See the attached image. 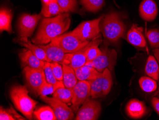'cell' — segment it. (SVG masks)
Wrapping results in <instances>:
<instances>
[{
  "label": "cell",
  "mask_w": 159,
  "mask_h": 120,
  "mask_svg": "<svg viewBox=\"0 0 159 120\" xmlns=\"http://www.w3.org/2000/svg\"><path fill=\"white\" fill-rule=\"evenodd\" d=\"M100 49L101 54L89 63L99 72L102 73L106 69L112 70L116 63L117 53L114 49L108 47L106 44L102 46Z\"/></svg>",
  "instance_id": "cell-4"
},
{
  "label": "cell",
  "mask_w": 159,
  "mask_h": 120,
  "mask_svg": "<svg viewBox=\"0 0 159 120\" xmlns=\"http://www.w3.org/2000/svg\"><path fill=\"white\" fill-rule=\"evenodd\" d=\"M91 88L92 98H97L105 96L102 91V73L100 72L97 78L88 81Z\"/></svg>",
  "instance_id": "cell-23"
},
{
  "label": "cell",
  "mask_w": 159,
  "mask_h": 120,
  "mask_svg": "<svg viewBox=\"0 0 159 120\" xmlns=\"http://www.w3.org/2000/svg\"><path fill=\"white\" fill-rule=\"evenodd\" d=\"M23 73L28 88L35 95L39 96L40 89L47 82L44 70L25 67Z\"/></svg>",
  "instance_id": "cell-7"
},
{
  "label": "cell",
  "mask_w": 159,
  "mask_h": 120,
  "mask_svg": "<svg viewBox=\"0 0 159 120\" xmlns=\"http://www.w3.org/2000/svg\"><path fill=\"white\" fill-rule=\"evenodd\" d=\"M139 83L141 89L146 93H152L157 89V82L150 77H141L139 79Z\"/></svg>",
  "instance_id": "cell-28"
},
{
  "label": "cell",
  "mask_w": 159,
  "mask_h": 120,
  "mask_svg": "<svg viewBox=\"0 0 159 120\" xmlns=\"http://www.w3.org/2000/svg\"><path fill=\"white\" fill-rule=\"evenodd\" d=\"M102 73V91L104 96L107 95L111 91L113 81L109 69H106Z\"/></svg>",
  "instance_id": "cell-29"
},
{
  "label": "cell",
  "mask_w": 159,
  "mask_h": 120,
  "mask_svg": "<svg viewBox=\"0 0 159 120\" xmlns=\"http://www.w3.org/2000/svg\"><path fill=\"white\" fill-rule=\"evenodd\" d=\"M143 28L136 24H134L128 32L127 38L129 43L140 47L146 46L145 37L143 35Z\"/></svg>",
  "instance_id": "cell-18"
},
{
  "label": "cell",
  "mask_w": 159,
  "mask_h": 120,
  "mask_svg": "<svg viewBox=\"0 0 159 120\" xmlns=\"http://www.w3.org/2000/svg\"><path fill=\"white\" fill-rule=\"evenodd\" d=\"M146 74L151 78L158 80L159 78V65L156 58L149 55L145 67Z\"/></svg>",
  "instance_id": "cell-22"
},
{
  "label": "cell",
  "mask_w": 159,
  "mask_h": 120,
  "mask_svg": "<svg viewBox=\"0 0 159 120\" xmlns=\"http://www.w3.org/2000/svg\"><path fill=\"white\" fill-rule=\"evenodd\" d=\"M61 87L59 86L54 85L46 82L43 85L39 92V96H44L48 95L53 94L57 89Z\"/></svg>",
  "instance_id": "cell-33"
},
{
  "label": "cell",
  "mask_w": 159,
  "mask_h": 120,
  "mask_svg": "<svg viewBox=\"0 0 159 120\" xmlns=\"http://www.w3.org/2000/svg\"><path fill=\"white\" fill-rule=\"evenodd\" d=\"M50 66L55 78L59 81H63V69L61 64L56 62H50Z\"/></svg>",
  "instance_id": "cell-34"
},
{
  "label": "cell",
  "mask_w": 159,
  "mask_h": 120,
  "mask_svg": "<svg viewBox=\"0 0 159 120\" xmlns=\"http://www.w3.org/2000/svg\"><path fill=\"white\" fill-rule=\"evenodd\" d=\"M63 83L65 87L73 89L79 80L76 75L75 70L68 65L63 64Z\"/></svg>",
  "instance_id": "cell-21"
},
{
  "label": "cell",
  "mask_w": 159,
  "mask_h": 120,
  "mask_svg": "<svg viewBox=\"0 0 159 120\" xmlns=\"http://www.w3.org/2000/svg\"></svg>",
  "instance_id": "cell-40"
},
{
  "label": "cell",
  "mask_w": 159,
  "mask_h": 120,
  "mask_svg": "<svg viewBox=\"0 0 159 120\" xmlns=\"http://www.w3.org/2000/svg\"><path fill=\"white\" fill-rule=\"evenodd\" d=\"M64 13L57 2L43 3L41 14L46 18H50Z\"/></svg>",
  "instance_id": "cell-24"
},
{
  "label": "cell",
  "mask_w": 159,
  "mask_h": 120,
  "mask_svg": "<svg viewBox=\"0 0 159 120\" xmlns=\"http://www.w3.org/2000/svg\"><path fill=\"white\" fill-rule=\"evenodd\" d=\"M153 52L159 65V49H154L153 50Z\"/></svg>",
  "instance_id": "cell-38"
},
{
  "label": "cell",
  "mask_w": 159,
  "mask_h": 120,
  "mask_svg": "<svg viewBox=\"0 0 159 120\" xmlns=\"http://www.w3.org/2000/svg\"><path fill=\"white\" fill-rule=\"evenodd\" d=\"M57 1L64 13L74 12L77 10V0H57Z\"/></svg>",
  "instance_id": "cell-31"
},
{
  "label": "cell",
  "mask_w": 159,
  "mask_h": 120,
  "mask_svg": "<svg viewBox=\"0 0 159 120\" xmlns=\"http://www.w3.org/2000/svg\"><path fill=\"white\" fill-rule=\"evenodd\" d=\"M92 44V41L83 48L72 53H68V65L74 70L82 67L86 64L87 53Z\"/></svg>",
  "instance_id": "cell-15"
},
{
  "label": "cell",
  "mask_w": 159,
  "mask_h": 120,
  "mask_svg": "<svg viewBox=\"0 0 159 120\" xmlns=\"http://www.w3.org/2000/svg\"><path fill=\"white\" fill-rule=\"evenodd\" d=\"M44 50L47 58L51 62H56L61 65H68V53L64 52L61 47L52 42L48 44L38 45Z\"/></svg>",
  "instance_id": "cell-12"
},
{
  "label": "cell",
  "mask_w": 159,
  "mask_h": 120,
  "mask_svg": "<svg viewBox=\"0 0 159 120\" xmlns=\"http://www.w3.org/2000/svg\"><path fill=\"white\" fill-rule=\"evenodd\" d=\"M51 42L61 47L66 53H72L83 48L90 42L83 41L70 32L55 37Z\"/></svg>",
  "instance_id": "cell-6"
},
{
  "label": "cell",
  "mask_w": 159,
  "mask_h": 120,
  "mask_svg": "<svg viewBox=\"0 0 159 120\" xmlns=\"http://www.w3.org/2000/svg\"><path fill=\"white\" fill-rule=\"evenodd\" d=\"M28 94L26 85H13L10 91V96L15 107L28 119L32 120L37 102L32 99Z\"/></svg>",
  "instance_id": "cell-3"
},
{
  "label": "cell",
  "mask_w": 159,
  "mask_h": 120,
  "mask_svg": "<svg viewBox=\"0 0 159 120\" xmlns=\"http://www.w3.org/2000/svg\"><path fill=\"white\" fill-rule=\"evenodd\" d=\"M102 16L95 19L82 22L71 32L83 41L90 42L101 35L99 25Z\"/></svg>",
  "instance_id": "cell-5"
},
{
  "label": "cell",
  "mask_w": 159,
  "mask_h": 120,
  "mask_svg": "<svg viewBox=\"0 0 159 120\" xmlns=\"http://www.w3.org/2000/svg\"><path fill=\"white\" fill-rule=\"evenodd\" d=\"M0 120H16V119L7 111V109H3L1 106L0 108Z\"/></svg>",
  "instance_id": "cell-35"
},
{
  "label": "cell",
  "mask_w": 159,
  "mask_h": 120,
  "mask_svg": "<svg viewBox=\"0 0 159 120\" xmlns=\"http://www.w3.org/2000/svg\"><path fill=\"white\" fill-rule=\"evenodd\" d=\"M73 89L60 87L56 89L52 96L66 103H70L73 97Z\"/></svg>",
  "instance_id": "cell-26"
},
{
  "label": "cell",
  "mask_w": 159,
  "mask_h": 120,
  "mask_svg": "<svg viewBox=\"0 0 159 120\" xmlns=\"http://www.w3.org/2000/svg\"><path fill=\"white\" fill-rule=\"evenodd\" d=\"M41 99L48 104L54 111L58 120H73L75 114L74 111L66 103L53 97H48L47 96H41Z\"/></svg>",
  "instance_id": "cell-10"
},
{
  "label": "cell",
  "mask_w": 159,
  "mask_h": 120,
  "mask_svg": "<svg viewBox=\"0 0 159 120\" xmlns=\"http://www.w3.org/2000/svg\"><path fill=\"white\" fill-rule=\"evenodd\" d=\"M19 57L22 67H29L33 69L44 70L45 62L40 60L27 48L23 49V50L19 54Z\"/></svg>",
  "instance_id": "cell-13"
},
{
  "label": "cell",
  "mask_w": 159,
  "mask_h": 120,
  "mask_svg": "<svg viewBox=\"0 0 159 120\" xmlns=\"http://www.w3.org/2000/svg\"><path fill=\"white\" fill-rule=\"evenodd\" d=\"M152 103L154 110L159 115V98L153 97L152 100Z\"/></svg>",
  "instance_id": "cell-37"
},
{
  "label": "cell",
  "mask_w": 159,
  "mask_h": 120,
  "mask_svg": "<svg viewBox=\"0 0 159 120\" xmlns=\"http://www.w3.org/2000/svg\"><path fill=\"white\" fill-rule=\"evenodd\" d=\"M79 81H90L97 78L100 72L93 67L90 63H86L82 67L75 69Z\"/></svg>",
  "instance_id": "cell-19"
},
{
  "label": "cell",
  "mask_w": 159,
  "mask_h": 120,
  "mask_svg": "<svg viewBox=\"0 0 159 120\" xmlns=\"http://www.w3.org/2000/svg\"><path fill=\"white\" fill-rule=\"evenodd\" d=\"M80 3L87 11L96 12L104 6L105 0H80Z\"/></svg>",
  "instance_id": "cell-27"
},
{
  "label": "cell",
  "mask_w": 159,
  "mask_h": 120,
  "mask_svg": "<svg viewBox=\"0 0 159 120\" xmlns=\"http://www.w3.org/2000/svg\"><path fill=\"white\" fill-rule=\"evenodd\" d=\"M12 12L6 8H1L0 11V31L1 33L6 31L9 34L12 33L11 27Z\"/></svg>",
  "instance_id": "cell-20"
},
{
  "label": "cell",
  "mask_w": 159,
  "mask_h": 120,
  "mask_svg": "<svg viewBox=\"0 0 159 120\" xmlns=\"http://www.w3.org/2000/svg\"><path fill=\"white\" fill-rule=\"evenodd\" d=\"M147 37L152 48L159 49V29H150L147 32Z\"/></svg>",
  "instance_id": "cell-32"
},
{
  "label": "cell",
  "mask_w": 159,
  "mask_h": 120,
  "mask_svg": "<svg viewBox=\"0 0 159 120\" xmlns=\"http://www.w3.org/2000/svg\"><path fill=\"white\" fill-rule=\"evenodd\" d=\"M43 15L40 14L30 15L24 13L18 20V30L19 37H29L32 36L39 21Z\"/></svg>",
  "instance_id": "cell-9"
},
{
  "label": "cell",
  "mask_w": 159,
  "mask_h": 120,
  "mask_svg": "<svg viewBox=\"0 0 159 120\" xmlns=\"http://www.w3.org/2000/svg\"><path fill=\"white\" fill-rule=\"evenodd\" d=\"M15 43L18 44L21 46H24L27 49L31 51L35 55L42 60L45 62H51L47 58L46 53L42 48L37 45L33 44L32 42L28 39L27 37H19L13 39Z\"/></svg>",
  "instance_id": "cell-17"
},
{
  "label": "cell",
  "mask_w": 159,
  "mask_h": 120,
  "mask_svg": "<svg viewBox=\"0 0 159 120\" xmlns=\"http://www.w3.org/2000/svg\"><path fill=\"white\" fill-rule=\"evenodd\" d=\"M34 114L37 120H57L54 111L52 107L49 106H44L40 107L39 109L34 111Z\"/></svg>",
  "instance_id": "cell-25"
},
{
  "label": "cell",
  "mask_w": 159,
  "mask_h": 120,
  "mask_svg": "<svg viewBox=\"0 0 159 120\" xmlns=\"http://www.w3.org/2000/svg\"><path fill=\"white\" fill-rule=\"evenodd\" d=\"M102 111L101 103L95 98L87 99L76 113V120H96Z\"/></svg>",
  "instance_id": "cell-8"
},
{
  "label": "cell",
  "mask_w": 159,
  "mask_h": 120,
  "mask_svg": "<svg viewBox=\"0 0 159 120\" xmlns=\"http://www.w3.org/2000/svg\"><path fill=\"white\" fill-rule=\"evenodd\" d=\"M158 13V6L154 0H143L140 4L139 14L143 20L147 22L153 21Z\"/></svg>",
  "instance_id": "cell-14"
},
{
  "label": "cell",
  "mask_w": 159,
  "mask_h": 120,
  "mask_svg": "<svg viewBox=\"0 0 159 120\" xmlns=\"http://www.w3.org/2000/svg\"><path fill=\"white\" fill-rule=\"evenodd\" d=\"M70 23L69 13L66 12L54 17L43 19L32 42L37 45L48 44L52 39L68 30Z\"/></svg>",
  "instance_id": "cell-1"
},
{
  "label": "cell",
  "mask_w": 159,
  "mask_h": 120,
  "mask_svg": "<svg viewBox=\"0 0 159 120\" xmlns=\"http://www.w3.org/2000/svg\"><path fill=\"white\" fill-rule=\"evenodd\" d=\"M7 111L9 112V113L14 117L16 120H25V118L23 117V116H20V114H19L16 112V110H14L13 109V107L11 106L10 107L9 109H7Z\"/></svg>",
  "instance_id": "cell-36"
},
{
  "label": "cell",
  "mask_w": 159,
  "mask_h": 120,
  "mask_svg": "<svg viewBox=\"0 0 159 120\" xmlns=\"http://www.w3.org/2000/svg\"><path fill=\"white\" fill-rule=\"evenodd\" d=\"M44 73H45V77H46V81L50 84H52L54 85L59 86L61 87H64V85L63 81H59L56 79L55 76L52 72L50 62H45V66L44 68Z\"/></svg>",
  "instance_id": "cell-30"
},
{
  "label": "cell",
  "mask_w": 159,
  "mask_h": 120,
  "mask_svg": "<svg viewBox=\"0 0 159 120\" xmlns=\"http://www.w3.org/2000/svg\"><path fill=\"white\" fill-rule=\"evenodd\" d=\"M73 89L74 95L70 108L76 113L85 101L91 96L90 83L88 81H79Z\"/></svg>",
  "instance_id": "cell-11"
},
{
  "label": "cell",
  "mask_w": 159,
  "mask_h": 120,
  "mask_svg": "<svg viewBox=\"0 0 159 120\" xmlns=\"http://www.w3.org/2000/svg\"><path fill=\"white\" fill-rule=\"evenodd\" d=\"M43 3H48L52 2H57V0H42Z\"/></svg>",
  "instance_id": "cell-39"
},
{
  "label": "cell",
  "mask_w": 159,
  "mask_h": 120,
  "mask_svg": "<svg viewBox=\"0 0 159 120\" xmlns=\"http://www.w3.org/2000/svg\"><path fill=\"white\" fill-rule=\"evenodd\" d=\"M99 26L104 38L111 43H116L124 37L125 26L117 12H111L102 16Z\"/></svg>",
  "instance_id": "cell-2"
},
{
  "label": "cell",
  "mask_w": 159,
  "mask_h": 120,
  "mask_svg": "<svg viewBox=\"0 0 159 120\" xmlns=\"http://www.w3.org/2000/svg\"><path fill=\"white\" fill-rule=\"evenodd\" d=\"M125 111L128 116L134 119H140L147 113L144 103L137 99L130 100L126 106Z\"/></svg>",
  "instance_id": "cell-16"
}]
</instances>
